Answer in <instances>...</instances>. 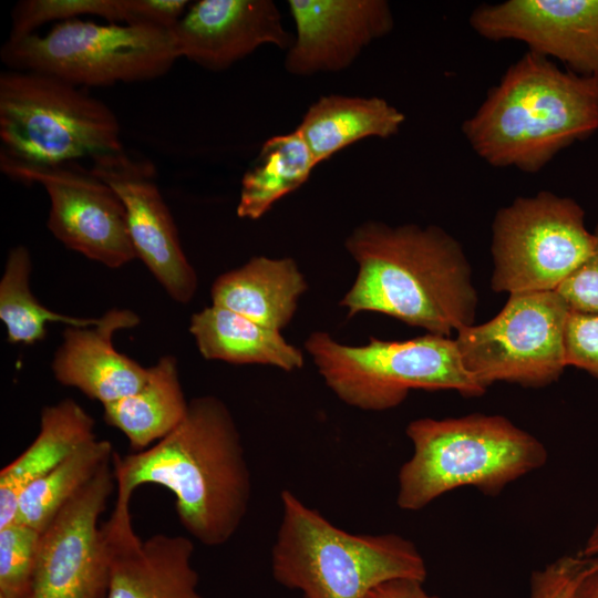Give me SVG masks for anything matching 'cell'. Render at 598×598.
<instances>
[{
	"instance_id": "7a4b0ae2",
	"label": "cell",
	"mask_w": 598,
	"mask_h": 598,
	"mask_svg": "<svg viewBox=\"0 0 598 598\" xmlns=\"http://www.w3.org/2000/svg\"><path fill=\"white\" fill-rule=\"evenodd\" d=\"M358 265L340 301L349 318L379 312L430 334L474 324L478 297L461 244L443 228L365 221L344 243Z\"/></svg>"
},
{
	"instance_id": "7c38bea8",
	"label": "cell",
	"mask_w": 598,
	"mask_h": 598,
	"mask_svg": "<svg viewBox=\"0 0 598 598\" xmlns=\"http://www.w3.org/2000/svg\"><path fill=\"white\" fill-rule=\"evenodd\" d=\"M0 169L17 182L43 186L50 198L48 228L65 247L110 268L136 258L122 200L90 168L28 165L0 153Z\"/></svg>"
},
{
	"instance_id": "9a60e30c",
	"label": "cell",
	"mask_w": 598,
	"mask_h": 598,
	"mask_svg": "<svg viewBox=\"0 0 598 598\" xmlns=\"http://www.w3.org/2000/svg\"><path fill=\"white\" fill-rule=\"evenodd\" d=\"M296 35L285 68L293 75L338 72L394 25L385 0H289Z\"/></svg>"
},
{
	"instance_id": "4316f807",
	"label": "cell",
	"mask_w": 598,
	"mask_h": 598,
	"mask_svg": "<svg viewBox=\"0 0 598 598\" xmlns=\"http://www.w3.org/2000/svg\"><path fill=\"white\" fill-rule=\"evenodd\" d=\"M97 16L110 23L131 21V0H22L11 12L9 38L33 34L35 29L51 21Z\"/></svg>"
},
{
	"instance_id": "277c9868",
	"label": "cell",
	"mask_w": 598,
	"mask_h": 598,
	"mask_svg": "<svg viewBox=\"0 0 598 598\" xmlns=\"http://www.w3.org/2000/svg\"><path fill=\"white\" fill-rule=\"evenodd\" d=\"M405 434L413 452L398 474L396 505L403 511H420L460 487L497 496L548 460L537 437L497 414L421 417Z\"/></svg>"
},
{
	"instance_id": "1f68e13d",
	"label": "cell",
	"mask_w": 598,
	"mask_h": 598,
	"mask_svg": "<svg viewBox=\"0 0 598 598\" xmlns=\"http://www.w3.org/2000/svg\"><path fill=\"white\" fill-rule=\"evenodd\" d=\"M424 581L412 578H394L373 587L364 598H440L429 594Z\"/></svg>"
},
{
	"instance_id": "f546056e",
	"label": "cell",
	"mask_w": 598,
	"mask_h": 598,
	"mask_svg": "<svg viewBox=\"0 0 598 598\" xmlns=\"http://www.w3.org/2000/svg\"><path fill=\"white\" fill-rule=\"evenodd\" d=\"M566 364L598 379V315L570 311L565 332Z\"/></svg>"
},
{
	"instance_id": "603a6c76",
	"label": "cell",
	"mask_w": 598,
	"mask_h": 598,
	"mask_svg": "<svg viewBox=\"0 0 598 598\" xmlns=\"http://www.w3.org/2000/svg\"><path fill=\"white\" fill-rule=\"evenodd\" d=\"M188 410L177 361L162 357L135 393L103 405L105 423L120 430L132 452L143 451L176 429Z\"/></svg>"
},
{
	"instance_id": "e0dca14e",
	"label": "cell",
	"mask_w": 598,
	"mask_h": 598,
	"mask_svg": "<svg viewBox=\"0 0 598 598\" xmlns=\"http://www.w3.org/2000/svg\"><path fill=\"white\" fill-rule=\"evenodd\" d=\"M102 526L111 555L105 598H203L190 538L155 534L142 540L130 511L113 509Z\"/></svg>"
},
{
	"instance_id": "ba28073f",
	"label": "cell",
	"mask_w": 598,
	"mask_h": 598,
	"mask_svg": "<svg viewBox=\"0 0 598 598\" xmlns=\"http://www.w3.org/2000/svg\"><path fill=\"white\" fill-rule=\"evenodd\" d=\"M0 58L9 70L44 73L79 87L154 80L181 56L172 30L72 19L45 35L9 38Z\"/></svg>"
},
{
	"instance_id": "7402d4cb",
	"label": "cell",
	"mask_w": 598,
	"mask_h": 598,
	"mask_svg": "<svg viewBox=\"0 0 598 598\" xmlns=\"http://www.w3.org/2000/svg\"><path fill=\"white\" fill-rule=\"evenodd\" d=\"M404 121V114L384 99L329 94L308 107L296 130L319 165L358 141L390 138Z\"/></svg>"
},
{
	"instance_id": "d4e9b609",
	"label": "cell",
	"mask_w": 598,
	"mask_h": 598,
	"mask_svg": "<svg viewBox=\"0 0 598 598\" xmlns=\"http://www.w3.org/2000/svg\"><path fill=\"white\" fill-rule=\"evenodd\" d=\"M114 452L110 441L97 437L82 445L22 492L14 520L42 533Z\"/></svg>"
},
{
	"instance_id": "9c48e42d",
	"label": "cell",
	"mask_w": 598,
	"mask_h": 598,
	"mask_svg": "<svg viewBox=\"0 0 598 598\" xmlns=\"http://www.w3.org/2000/svg\"><path fill=\"white\" fill-rule=\"evenodd\" d=\"M594 245L575 199L548 190L518 197L492 223V289L509 295L557 290Z\"/></svg>"
},
{
	"instance_id": "d6a6232c",
	"label": "cell",
	"mask_w": 598,
	"mask_h": 598,
	"mask_svg": "<svg viewBox=\"0 0 598 598\" xmlns=\"http://www.w3.org/2000/svg\"><path fill=\"white\" fill-rule=\"evenodd\" d=\"M575 598H598V568L585 578Z\"/></svg>"
},
{
	"instance_id": "4fadbf2b",
	"label": "cell",
	"mask_w": 598,
	"mask_h": 598,
	"mask_svg": "<svg viewBox=\"0 0 598 598\" xmlns=\"http://www.w3.org/2000/svg\"><path fill=\"white\" fill-rule=\"evenodd\" d=\"M90 171L122 200L136 254L169 295L189 302L197 289L195 269L186 258L174 219L157 187L154 165L124 151L91 159Z\"/></svg>"
},
{
	"instance_id": "8fae6325",
	"label": "cell",
	"mask_w": 598,
	"mask_h": 598,
	"mask_svg": "<svg viewBox=\"0 0 598 598\" xmlns=\"http://www.w3.org/2000/svg\"><path fill=\"white\" fill-rule=\"evenodd\" d=\"M115 487L110 460L41 533L24 598L106 597L111 555L99 520Z\"/></svg>"
},
{
	"instance_id": "f1b7e54d",
	"label": "cell",
	"mask_w": 598,
	"mask_h": 598,
	"mask_svg": "<svg viewBox=\"0 0 598 598\" xmlns=\"http://www.w3.org/2000/svg\"><path fill=\"white\" fill-rule=\"evenodd\" d=\"M597 568L598 556H585L578 551L558 557L532 573L529 598H575L581 582Z\"/></svg>"
},
{
	"instance_id": "2e32d148",
	"label": "cell",
	"mask_w": 598,
	"mask_h": 598,
	"mask_svg": "<svg viewBox=\"0 0 598 598\" xmlns=\"http://www.w3.org/2000/svg\"><path fill=\"white\" fill-rule=\"evenodd\" d=\"M172 32L181 58L212 71L228 69L265 44L288 50L295 37L271 0H200Z\"/></svg>"
},
{
	"instance_id": "52a82bcc",
	"label": "cell",
	"mask_w": 598,
	"mask_h": 598,
	"mask_svg": "<svg viewBox=\"0 0 598 598\" xmlns=\"http://www.w3.org/2000/svg\"><path fill=\"white\" fill-rule=\"evenodd\" d=\"M1 154L54 166L124 151L113 111L58 78L7 70L0 74Z\"/></svg>"
},
{
	"instance_id": "484cf974",
	"label": "cell",
	"mask_w": 598,
	"mask_h": 598,
	"mask_svg": "<svg viewBox=\"0 0 598 598\" xmlns=\"http://www.w3.org/2000/svg\"><path fill=\"white\" fill-rule=\"evenodd\" d=\"M31 257L24 246H16L7 257L0 280V319L6 326L7 340L13 344H33L44 339L49 322L66 327H90L97 318H76L54 312L33 296L29 278Z\"/></svg>"
},
{
	"instance_id": "5bb4252c",
	"label": "cell",
	"mask_w": 598,
	"mask_h": 598,
	"mask_svg": "<svg viewBox=\"0 0 598 598\" xmlns=\"http://www.w3.org/2000/svg\"><path fill=\"white\" fill-rule=\"evenodd\" d=\"M471 28L489 41H518L566 69L598 78V0H506L478 6Z\"/></svg>"
},
{
	"instance_id": "6da1fadb",
	"label": "cell",
	"mask_w": 598,
	"mask_h": 598,
	"mask_svg": "<svg viewBox=\"0 0 598 598\" xmlns=\"http://www.w3.org/2000/svg\"><path fill=\"white\" fill-rule=\"evenodd\" d=\"M115 506L130 507L144 484L175 496L181 525L203 545L227 543L249 507L251 478L235 420L217 396L188 401V410L168 435L124 456L114 452Z\"/></svg>"
},
{
	"instance_id": "5b68a950",
	"label": "cell",
	"mask_w": 598,
	"mask_h": 598,
	"mask_svg": "<svg viewBox=\"0 0 598 598\" xmlns=\"http://www.w3.org/2000/svg\"><path fill=\"white\" fill-rule=\"evenodd\" d=\"M280 501L271 574L302 598H364L385 580L425 581V560L410 539L394 533L346 532L289 489L281 492Z\"/></svg>"
},
{
	"instance_id": "4dcf8cb0",
	"label": "cell",
	"mask_w": 598,
	"mask_h": 598,
	"mask_svg": "<svg viewBox=\"0 0 598 598\" xmlns=\"http://www.w3.org/2000/svg\"><path fill=\"white\" fill-rule=\"evenodd\" d=\"M589 257L556 290L570 310L598 315V225Z\"/></svg>"
},
{
	"instance_id": "ac0fdd59",
	"label": "cell",
	"mask_w": 598,
	"mask_h": 598,
	"mask_svg": "<svg viewBox=\"0 0 598 598\" xmlns=\"http://www.w3.org/2000/svg\"><path fill=\"white\" fill-rule=\"evenodd\" d=\"M138 323L132 310L113 308L93 326L66 327L52 361L55 380L102 405L135 393L147 380L148 368L118 352L113 337Z\"/></svg>"
},
{
	"instance_id": "d6986e66",
	"label": "cell",
	"mask_w": 598,
	"mask_h": 598,
	"mask_svg": "<svg viewBox=\"0 0 598 598\" xmlns=\"http://www.w3.org/2000/svg\"><path fill=\"white\" fill-rule=\"evenodd\" d=\"M308 283L289 257L256 256L218 276L212 285L213 305L281 331L292 320Z\"/></svg>"
},
{
	"instance_id": "cb8c5ba5",
	"label": "cell",
	"mask_w": 598,
	"mask_h": 598,
	"mask_svg": "<svg viewBox=\"0 0 598 598\" xmlns=\"http://www.w3.org/2000/svg\"><path fill=\"white\" fill-rule=\"evenodd\" d=\"M317 165L297 130L268 138L243 176L237 216L259 219L279 199L305 184Z\"/></svg>"
},
{
	"instance_id": "83f0119b",
	"label": "cell",
	"mask_w": 598,
	"mask_h": 598,
	"mask_svg": "<svg viewBox=\"0 0 598 598\" xmlns=\"http://www.w3.org/2000/svg\"><path fill=\"white\" fill-rule=\"evenodd\" d=\"M41 533L13 520L0 527V598H24Z\"/></svg>"
},
{
	"instance_id": "44dd1931",
	"label": "cell",
	"mask_w": 598,
	"mask_h": 598,
	"mask_svg": "<svg viewBox=\"0 0 598 598\" xmlns=\"http://www.w3.org/2000/svg\"><path fill=\"white\" fill-rule=\"evenodd\" d=\"M189 332L207 360L234 364H264L291 372L303 367L300 349L289 343L281 331L212 305L190 317Z\"/></svg>"
},
{
	"instance_id": "8992f818",
	"label": "cell",
	"mask_w": 598,
	"mask_h": 598,
	"mask_svg": "<svg viewBox=\"0 0 598 598\" xmlns=\"http://www.w3.org/2000/svg\"><path fill=\"white\" fill-rule=\"evenodd\" d=\"M305 349L327 386L346 404L364 411L393 409L415 389L453 390L467 398L486 392L466 371L455 339L448 337H371L365 344L349 346L315 331Z\"/></svg>"
},
{
	"instance_id": "3957f363",
	"label": "cell",
	"mask_w": 598,
	"mask_h": 598,
	"mask_svg": "<svg viewBox=\"0 0 598 598\" xmlns=\"http://www.w3.org/2000/svg\"><path fill=\"white\" fill-rule=\"evenodd\" d=\"M598 130V78L558 68L527 51L466 118L462 132L494 167L534 174Z\"/></svg>"
},
{
	"instance_id": "ffe728a7",
	"label": "cell",
	"mask_w": 598,
	"mask_h": 598,
	"mask_svg": "<svg viewBox=\"0 0 598 598\" xmlns=\"http://www.w3.org/2000/svg\"><path fill=\"white\" fill-rule=\"evenodd\" d=\"M94 419L74 400L47 405L31 444L0 472V527L16 518L22 492L87 442L96 439Z\"/></svg>"
},
{
	"instance_id": "836d02e7",
	"label": "cell",
	"mask_w": 598,
	"mask_h": 598,
	"mask_svg": "<svg viewBox=\"0 0 598 598\" xmlns=\"http://www.w3.org/2000/svg\"><path fill=\"white\" fill-rule=\"evenodd\" d=\"M585 556L597 557L598 556V523L589 534L584 547L579 550Z\"/></svg>"
},
{
	"instance_id": "30bf717a",
	"label": "cell",
	"mask_w": 598,
	"mask_h": 598,
	"mask_svg": "<svg viewBox=\"0 0 598 598\" xmlns=\"http://www.w3.org/2000/svg\"><path fill=\"white\" fill-rule=\"evenodd\" d=\"M570 311L556 290L511 293L494 318L456 332L464 368L485 390L496 382L524 388L556 382L567 367Z\"/></svg>"
}]
</instances>
